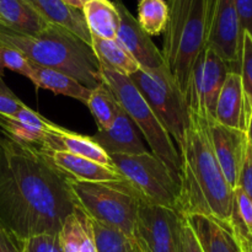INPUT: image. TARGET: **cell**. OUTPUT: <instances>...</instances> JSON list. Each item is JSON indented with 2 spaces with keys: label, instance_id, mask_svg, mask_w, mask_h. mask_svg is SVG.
<instances>
[{
  "label": "cell",
  "instance_id": "31",
  "mask_svg": "<svg viewBox=\"0 0 252 252\" xmlns=\"http://www.w3.org/2000/svg\"><path fill=\"white\" fill-rule=\"evenodd\" d=\"M25 252H63L58 234H42L25 241Z\"/></svg>",
  "mask_w": 252,
  "mask_h": 252
},
{
  "label": "cell",
  "instance_id": "39",
  "mask_svg": "<svg viewBox=\"0 0 252 252\" xmlns=\"http://www.w3.org/2000/svg\"><path fill=\"white\" fill-rule=\"evenodd\" d=\"M134 243H135V241H134ZM133 252H142V251H140V250H139V249H138L137 244H135V248H134V251H133Z\"/></svg>",
  "mask_w": 252,
  "mask_h": 252
},
{
  "label": "cell",
  "instance_id": "12",
  "mask_svg": "<svg viewBox=\"0 0 252 252\" xmlns=\"http://www.w3.org/2000/svg\"><path fill=\"white\" fill-rule=\"evenodd\" d=\"M113 2L120 14V27L116 41L132 56L143 70L159 71L166 68L161 52L158 49L149 34L140 27L138 20L121 0H115Z\"/></svg>",
  "mask_w": 252,
  "mask_h": 252
},
{
  "label": "cell",
  "instance_id": "33",
  "mask_svg": "<svg viewBox=\"0 0 252 252\" xmlns=\"http://www.w3.org/2000/svg\"><path fill=\"white\" fill-rule=\"evenodd\" d=\"M244 191V193L251 199L252 202V149L249 145L246 147L245 157H244L243 165H241L240 175H239L238 186Z\"/></svg>",
  "mask_w": 252,
  "mask_h": 252
},
{
  "label": "cell",
  "instance_id": "38",
  "mask_svg": "<svg viewBox=\"0 0 252 252\" xmlns=\"http://www.w3.org/2000/svg\"><path fill=\"white\" fill-rule=\"evenodd\" d=\"M64 1H66L68 4H70L71 6H74V7H78V9H83V5H84V2L86 1V0H64Z\"/></svg>",
  "mask_w": 252,
  "mask_h": 252
},
{
  "label": "cell",
  "instance_id": "16",
  "mask_svg": "<svg viewBox=\"0 0 252 252\" xmlns=\"http://www.w3.org/2000/svg\"><path fill=\"white\" fill-rule=\"evenodd\" d=\"M93 139L107 153L112 155H138L148 152L138 135L135 125L123 110L110 128L97 130Z\"/></svg>",
  "mask_w": 252,
  "mask_h": 252
},
{
  "label": "cell",
  "instance_id": "7",
  "mask_svg": "<svg viewBox=\"0 0 252 252\" xmlns=\"http://www.w3.org/2000/svg\"><path fill=\"white\" fill-rule=\"evenodd\" d=\"M111 160L142 202L179 211L180 177L160 158L145 152L138 155H112Z\"/></svg>",
  "mask_w": 252,
  "mask_h": 252
},
{
  "label": "cell",
  "instance_id": "3",
  "mask_svg": "<svg viewBox=\"0 0 252 252\" xmlns=\"http://www.w3.org/2000/svg\"><path fill=\"white\" fill-rule=\"evenodd\" d=\"M0 42L19 49L38 65L68 74L90 90L102 83L93 47L61 26L48 24L33 36L0 30Z\"/></svg>",
  "mask_w": 252,
  "mask_h": 252
},
{
  "label": "cell",
  "instance_id": "35",
  "mask_svg": "<svg viewBox=\"0 0 252 252\" xmlns=\"http://www.w3.org/2000/svg\"><path fill=\"white\" fill-rule=\"evenodd\" d=\"M181 252H203L196 234L185 217L181 228Z\"/></svg>",
  "mask_w": 252,
  "mask_h": 252
},
{
  "label": "cell",
  "instance_id": "37",
  "mask_svg": "<svg viewBox=\"0 0 252 252\" xmlns=\"http://www.w3.org/2000/svg\"><path fill=\"white\" fill-rule=\"evenodd\" d=\"M246 137H248V143L252 149V111L249 116L248 127H246Z\"/></svg>",
  "mask_w": 252,
  "mask_h": 252
},
{
  "label": "cell",
  "instance_id": "14",
  "mask_svg": "<svg viewBox=\"0 0 252 252\" xmlns=\"http://www.w3.org/2000/svg\"><path fill=\"white\" fill-rule=\"evenodd\" d=\"M51 121L24 105L15 115H0V130L21 144L44 152L48 143Z\"/></svg>",
  "mask_w": 252,
  "mask_h": 252
},
{
  "label": "cell",
  "instance_id": "10",
  "mask_svg": "<svg viewBox=\"0 0 252 252\" xmlns=\"http://www.w3.org/2000/svg\"><path fill=\"white\" fill-rule=\"evenodd\" d=\"M231 69L213 49L206 48L194 64L186 102L189 110L204 118H213L223 84Z\"/></svg>",
  "mask_w": 252,
  "mask_h": 252
},
{
  "label": "cell",
  "instance_id": "19",
  "mask_svg": "<svg viewBox=\"0 0 252 252\" xmlns=\"http://www.w3.org/2000/svg\"><path fill=\"white\" fill-rule=\"evenodd\" d=\"M47 24L61 26L76 34L91 46V33L86 26L83 10L64 0H27Z\"/></svg>",
  "mask_w": 252,
  "mask_h": 252
},
{
  "label": "cell",
  "instance_id": "17",
  "mask_svg": "<svg viewBox=\"0 0 252 252\" xmlns=\"http://www.w3.org/2000/svg\"><path fill=\"white\" fill-rule=\"evenodd\" d=\"M56 150H63L73 155L93 160L98 164L113 166L110 155L93 139V137L79 134L53 125L49 130L48 143L43 153H51Z\"/></svg>",
  "mask_w": 252,
  "mask_h": 252
},
{
  "label": "cell",
  "instance_id": "32",
  "mask_svg": "<svg viewBox=\"0 0 252 252\" xmlns=\"http://www.w3.org/2000/svg\"><path fill=\"white\" fill-rule=\"evenodd\" d=\"M25 103L5 85L0 78V115L12 116L24 106Z\"/></svg>",
  "mask_w": 252,
  "mask_h": 252
},
{
  "label": "cell",
  "instance_id": "26",
  "mask_svg": "<svg viewBox=\"0 0 252 252\" xmlns=\"http://www.w3.org/2000/svg\"><path fill=\"white\" fill-rule=\"evenodd\" d=\"M86 105L95 118L98 130L110 128L117 118L120 111L122 110L116 96L103 83L90 91Z\"/></svg>",
  "mask_w": 252,
  "mask_h": 252
},
{
  "label": "cell",
  "instance_id": "8",
  "mask_svg": "<svg viewBox=\"0 0 252 252\" xmlns=\"http://www.w3.org/2000/svg\"><path fill=\"white\" fill-rule=\"evenodd\" d=\"M148 105L161 122L177 147L182 144L189 125L186 98L179 90L166 68L159 71L139 69L129 75Z\"/></svg>",
  "mask_w": 252,
  "mask_h": 252
},
{
  "label": "cell",
  "instance_id": "24",
  "mask_svg": "<svg viewBox=\"0 0 252 252\" xmlns=\"http://www.w3.org/2000/svg\"><path fill=\"white\" fill-rule=\"evenodd\" d=\"M81 10L91 36L116 39L120 27V14L115 2L110 0H86Z\"/></svg>",
  "mask_w": 252,
  "mask_h": 252
},
{
  "label": "cell",
  "instance_id": "21",
  "mask_svg": "<svg viewBox=\"0 0 252 252\" xmlns=\"http://www.w3.org/2000/svg\"><path fill=\"white\" fill-rule=\"evenodd\" d=\"M196 234L203 252H243L223 224L201 214L184 216Z\"/></svg>",
  "mask_w": 252,
  "mask_h": 252
},
{
  "label": "cell",
  "instance_id": "27",
  "mask_svg": "<svg viewBox=\"0 0 252 252\" xmlns=\"http://www.w3.org/2000/svg\"><path fill=\"white\" fill-rule=\"evenodd\" d=\"M169 17V6L165 0H139L138 22L149 36L164 32Z\"/></svg>",
  "mask_w": 252,
  "mask_h": 252
},
{
  "label": "cell",
  "instance_id": "1",
  "mask_svg": "<svg viewBox=\"0 0 252 252\" xmlns=\"http://www.w3.org/2000/svg\"><path fill=\"white\" fill-rule=\"evenodd\" d=\"M76 207L70 177L46 153L0 130V225L22 241L58 234Z\"/></svg>",
  "mask_w": 252,
  "mask_h": 252
},
{
  "label": "cell",
  "instance_id": "23",
  "mask_svg": "<svg viewBox=\"0 0 252 252\" xmlns=\"http://www.w3.org/2000/svg\"><path fill=\"white\" fill-rule=\"evenodd\" d=\"M31 81L37 89H44V90L52 91L56 95L68 96V97L75 98V100L86 105L91 91L90 89L84 86L83 84L76 81L75 79L69 76L68 74L38 65L33 62H31Z\"/></svg>",
  "mask_w": 252,
  "mask_h": 252
},
{
  "label": "cell",
  "instance_id": "36",
  "mask_svg": "<svg viewBox=\"0 0 252 252\" xmlns=\"http://www.w3.org/2000/svg\"><path fill=\"white\" fill-rule=\"evenodd\" d=\"M0 252H25V241L0 225Z\"/></svg>",
  "mask_w": 252,
  "mask_h": 252
},
{
  "label": "cell",
  "instance_id": "2",
  "mask_svg": "<svg viewBox=\"0 0 252 252\" xmlns=\"http://www.w3.org/2000/svg\"><path fill=\"white\" fill-rule=\"evenodd\" d=\"M180 154L179 212L201 214L230 230L234 189L226 181L209 138L206 118L189 111V125Z\"/></svg>",
  "mask_w": 252,
  "mask_h": 252
},
{
  "label": "cell",
  "instance_id": "11",
  "mask_svg": "<svg viewBox=\"0 0 252 252\" xmlns=\"http://www.w3.org/2000/svg\"><path fill=\"white\" fill-rule=\"evenodd\" d=\"M241 38L243 31L234 0H208L206 46L236 73L240 66Z\"/></svg>",
  "mask_w": 252,
  "mask_h": 252
},
{
  "label": "cell",
  "instance_id": "5",
  "mask_svg": "<svg viewBox=\"0 0 252 252\" xmlns=\"http://www.w3.org/2000/svg\"><path fill=\"white\" fill-rule=\"evenodd\" d=\"M78 206L93 220L133 239L142 199L126 180L83 182L70 179Z\"/></svg>",
  "mask_w": 252,
  "mask_h": 252
},
{
  "label": "cell",
  "instance_id": "30",
  "mask_svg": "<svg viewBox=\"0 0 252 252\" xmlns=\"http://www.w3.org/2000/svg\"><path fill=\"white\" fill-rule=\"evenodd\" d=\"M239 74L241 76L246 102L252 111V37L248 32H243V38H241Z\"/></svg>",
  "mask_w": 252,
  "mask_h": 252
},
{
  "label": "cell",
  "instance_id": "20",
  "mask_svg": "<svg viewBox=\"0 0 252 252\" xmlns=\"http://www.w3.org/2000/svg\"><path fill=\"white\" fill-rule=\"evenodd\" d=\"M58 239L63 252H98L93 219L79 206L66 217L58 233Z\"/></svg>",
  "mask_w": 252,
  "mask_h": 252
},
{
  "label": "cell",
  "instance_id": "29",
  "mask_svg": "<svg viewBox=\"0 0 252 252\" xmlns=\"http://www.w3.org/2000/svg\"><path fill=\"white\" fill-rule=\"evenodd\" d=\"M4 69L15 71L31 80V61L19 49L0 42V78L2 76Z\"/></svg>",
  "mask_w": 252,
  "mask_h": 252
},
{
  "label": "cell",
  "instance_id": "34",
  "mask_svg": "<svg viewBox=\"0 0 252 252\" xmlns=\"http://www.w3.org/2000/svg\"><path fill=\"white\" fill-rule=\"evenodd\" d=\"M241 31L252 37V0H234Z\"/></svg>",
  "mask_w": 252,
  "mask_h": 252
},
{
  "label": "cell",
  "instance_id": "25",
  "mask_svg": "<svg viewBox=\"0 0 252 252\" xmlns=\"http://www.w3.org/2000/svg\"><path fill=\"white\" fill-rule=\"evenodd\" d=\"M91 47L100 64L110 66L128 76L140 69L137 62L116 39L91 36Z\"/></svg>",
  "mask_w": 252,
  "mask_h": 252
},
{
  "label": "cell",
  "instance_id": "4",
  "mask_svg": "<svg viewBox=\"0 0 252 252\" xmlns=\"http://www.w3.org/2000/svg\"><path fill=\"white\" fill-rule=\"evenodd\" d=\"M161 56L186 98L194 64L206 51L208 0H169Z\"/></svg>",
  "mask_w": 252,
  "mask_h": 252
},
{
  "label": "cell",
  "instance_id": "6",
  "mask_svg": "<svg viewBox=\"0 0 252 252\" xmlns=\"http://www.w3.org/2000/svg\"><path fill=\"white\" fill-rule=\"evenodd\" d=\"M102 83L110 88L122 110L140 129L153 154L162 160L174 174H180V154L167 133L132 79L107 65L100 64ZM180 177V176H179Z\"/></svg>",
  "mask_w": 252,
  "mask_h": 252
},
{
  "label": "cell",
  "instance_id": "13",
  "mask_svg": "<svg viewBox=\"0 0 252 252\" xmlns=\"http://www.w3.org/2000/svg\"><path fill=\"white\" fill-rule=\"evenodd\" d=\"M206 121L217 160L228 184L235 189L248 147L246 132L220 125L213 118H206Z\"/></svg>",
  "mask_w": 252,
  "mask_h": 252
},
{
  "label": "cell",
  "instance_id": "22",
  "mask_svg": "<svg viewBox=\"0 0 252 252\" xmlns=\"http://www.w3.org/2000/svg\"><path fill=\"white\" fill-rule=\"evenodd\" d=\"M47 25L27 0H0V30L33 36Z\"/></svg>",
  "mask_w": 252,
  "mask_h": 252
},
{
  "label": "cell",
  "instance_id": "28",
  "mask_svg": "<svg viewBox=\"0 0 252 252\" xmlns=\"http://www.w3.org/2000/svg\"><path fill=\"white\" fill-rule=\"evenodd\" d=\"M96 248L98 252H133L134 239L128 238L121 231L93 220Z\"/></svg>",
  "mask_w": 252,
  "mask_h": 252
},
{
  "label": "cell",
  "instance_id": "9",
  "mask_svg": "<svg viewBox=\"0 0 252 252\" xmlns=\"http://www.w3.org/2000/svg\"><path fill=\"white\" fill-rule=\"evenodd\" d=\"M182 221L176 209L142 202L133 239L142 252H181Z\"/></svg>",
  "mask_w": 252,
  "mask_h": 252
},
{
  "label": "cell",
  "instance_id": "18",
  "mask_svg": "<svg viewBox=\"0 0 252 252\" xmlns=\"http://www.w3.org/2000/svg\"><path fill=\"white\" fill-rule=\"evenodd\" d=\"M53 164L71 180L83 182H103L122 180L120 172L113 166L98 164L93 160L73 155L63 150L46 153Z\"/></svg>",
  "mask_w": 252,
  "mask_h": 252
},
{
  "label": "cell",
  "instance_id": "15",
  "mask_svg": "<svg viewBox=\"0 0 252 252\" xmlns=\"http://www.w3.org/2000/svg\"><path fill=\"white\" fill-rule=\"evenodd\" d=\"M250 113L251 110L246 102L240 74L230 71L218 96L214 120L226 127L246 132Z\"/></svg>",
  "mask_w": 252,
  "mask_h": 252
}]
</instances>
